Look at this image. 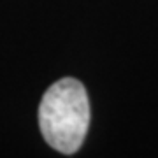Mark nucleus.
<instances>
[{"mask_svg":"<svg viewBox=\"0 0 158 158\" xmlns=\"http://www.w3.org/2000/svg\"><path fill=\"white\" fill-rule=\"evenodd\" d=\"M39 127L44 141L63 155H74L83 146L90 127V100L77 79H58L46 90L39 106Z\"/></svg>","mask_w":158,"mask_h":158,"instance_id":"f257e3e1","label":"nucleus"}]
</instances>
